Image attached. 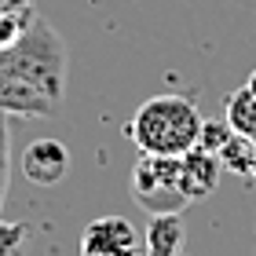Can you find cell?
Listing matches in <instances>:
<instances>
[{
    "label": "cell",
    "instance_id": "15",
    "mask_svg": "<svg viewBox=\"0 0 256 256\" xmlns=\"http://www.w3.org/2000/svg\"><path fill=\"white\" fill-rule=\"evenodd\" d=\"M249 88H252V92H256V70H252V77H249Z\"/></svg>",
    "mask_w": 256,
    "mask_h": 256
},
{
    "label": "cell",
    "instance_id": "10",
    "mask_svg": "<svg viewBox=\"0 0 256 256\" xmlns=\"http://www.w3.org/2000/svg\"><path fill=\"white\" fill-rule=\"evenodd\" d=\"M30 246V224L0 216V256H26Z\"/></svg>",
    "mask_w": 256,
    "mask_h": 256
},
{
    "label": "cell",
    "instance_id": "7",
    "mask_svg": "<svg viewBox=\"0 0 256 256\" xmlns=\"http://www.w3.org/2000/svg\"><path fill=\"white\" fill-rule=\"evenodd\" d=\"M187 230H183V216L180 212H154L146 224V238H143V256H180Z\"/></svg>",
    "mask_w": 256,
    "mask_h": 256
},
{
    "label": "cell",
    "instance_id": "9",
    "mask_svg": "<svg viewBox=\"0 0 256 256\" xmlns=\"http://www.w3.org/2000/svg\"><path fill=\"white\" fill-rule=\"evenodd\" d=\"M220 161L230 168V172H252V165H256V143H252V136H242V132H234L227 139V146L220 150Z\"/></svg>",
    "mask_w": 256,
    "mask_h": 256
},
{
    "label": "cell",
    "instance_id": "6",
    "mask_svg": "<svg viewBox=\"0 0 256 256\" xmlns=\"http://www.w3.org/2000/svg\"><path fill=\"white\" fill-rule=\"evenodd\" d=\"M220 172H224L220 154L205 150L202 143L190 146L187 154H180V187L187 194V202H202V198L212 194L220 183Z\"/></svg>",
    "mask_w": 256,
    "mask_h": 256
},
{
    "label": "cell",
    "instance_id": "4",
    "mask_svg": "<svg viewBox=\"0 0 256 256\" xmlns=\"http://www.w3.org/2000/svg\"><path fill=\"white\" fill-rule=\"evenodd\" d=\"M80 256H143V238L124 216H99L80 230Z\"/></svg>",
    "mask_w": 256,
    "mask_h": 256
},
{
    "label": "cell",
    "instance_id": "1",
    "mask_svg": "<svg viewBox=\"0 0 256 256\" xmlns=\"http://www.w3.org/2000/svg\"><path fill=\"white\" fill-rule=\"evenodd\" d=\"M66 99V44L48 18L33 11L26 33L0 48V110L18 118H52Z\"/></svg>",
    "mask_w": 256,
    "mask_h": 256
},
{
    "label": "cell",
    "instance_id": "8",
    "mask_svg": "<svg viewBox=\"0 0 256 256\" xmlns=\"http://www.w3.org/2000/svg\"><path fill=\"white\" fill-rule=\"evenodd\" d=\"M227 124L234 128V132L256 139V92L249 84L227 99Z\"/></svg>",
    "mask_w": 256,
    "mask_h": 256
},
{
    "label": "cell",
    "instance_id": "11",
    "mask_svg": "<svg viewBox=\"0 0 256 256\" xmlns=\"http://www.w3.org/2000/svg\"><path fill=\"white\" fill-rule=\"evenodd\" d=\"M30 18H33V8H22V11H0V48L15 44L22 33H26Z\"/></svg>",
    "mask_w": 256,
    "mask_h": 256
},
{
    "label": "cell",
    "instance_id": "5",
    "mask_svg": "<svg viewBox=\"0 0 256 256\" xmlns=\"http://www.w3.org/2000/svg\"><path fill=\"white\" fill-rule=\"evenodd\" d=\"M70 172V150L59 139H33L22 150V176L37 187H59Z\"/></svg>",
    "mask_w": 256,
    "mask_h": 256
},
{
    "label": "cell",
    "instance_id": "14",
    "mask_svg": "<svg viewBox=\"0 0 256 256\" xmlns=\"http://www.w3.org/2000/svg\"><path fill=\"white\" fill-rule=\"evenodd\" d=\"M22 8H33V0H0V11H22Z\"/></svg>",
    "mask_w": 256,
    "mask_h": 256
},
{
    "label": "cell",
    "instance_id": "12",
    "mask_svg": "<svg viewBox=\"0 0 256 256\" xmlns=\"http://www.w3.org/2000/svg\"><path fill=\"white\" fill-rule=\"evenodd\" d=\"M230 136H234V128H230V124H224V121H205V124H202V139H198V143H202L205 150H212V154H220V150L227 146Z\"/></svg>",
    "mask_w": 256,
    "mask_h": 256
},
{
    "label": "cell",
    "instance_id": "3",
    "mask_svg": "<svg viewBox=\"0 0 256 256\" xmlns=\"http://www.w3.org/2000/svg\"><path fill=\"white\" fill-rule=\"evenodd\" d=\"M132 198L154 212H183L190 202L180 187V158L165 154H143L132 168Z\"/></svg>",
    "mask_w": 256,
    "mask_h": 256
},
{
    "label": "cell",
    "instance_id": "2",
    "mask_svg": "<svg viewBox=\"0 0 256 256\" xmlns=\"http://www.w3.org/2000/svg\"><path fill=\"white\" fill-rule=\"evenodd\" d=\"M202 110L187 96H150L132 114L124 136L139 146V154H165L180 158L202 139Z\"/></svg>",
    "mask_w": 256,
    "mask_h": 256
},
{
    "label": "cell",
    "instance_id": "13",
    "mask_svg": "<svg viewBox=\"0 0 256 256\" xmlns=\"http://www.w3.org/2000/svg\"><path fill=\"white\" fill-rule=\"evenodd\" d=\"M8 194V114L0 110V208H4Z\"/></svg>",
    "mask_w": 256,
    "mask_h": 256
}]
</instances>
